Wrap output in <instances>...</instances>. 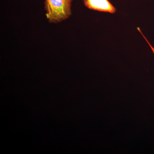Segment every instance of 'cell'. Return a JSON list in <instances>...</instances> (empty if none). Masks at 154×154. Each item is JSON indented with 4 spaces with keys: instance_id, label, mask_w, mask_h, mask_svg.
<instances>
[{
    "instance_id": "1",
    "label": "cell",
    "mask_w": 154,
    "mask_h": 154,
    "mask_svg": "<svg viewBox=\"0 0 154 154\" xmlns=\"http://www.w3.org/2000/svg\"><path fill=\"white\" fill-rule=\"evenodd\" d=\"M73 0H45V17L50 23L57 24L68 19L72 15Z\"/></svg>"
},
{
    "instance_id": "2",
    "label": "cell",
    "mask_w": 154,
    "mask_h": 154,
    "mask_svg": "<svg viewBox=\"0 0 154 154\" xmlns=\"http://www.w3.org/2000/svg\"><path fill=\"white\" fill-rule=\"evenodd\" d=\"M86 8L90 10L113 14L116 9L108 0H83Z\"/></svg>"
},
{
    "instance_id": "3",
    "label": "cell",
    "mask_w": 154,
    "mask_h": 154,
    "mask_svg": "<svg viewBox=\"0 0 154 154\" xmlns=\"http://www.w3.org/2000/svg\"><path fill=\"white\" fill-rule=\"evenodd\" d=\"M137 30H138L139 32L140 33V34H141L142 36H143V37L144 38L146 42H147V43L148 44L149 46V47H150L153 53L154 54V48L152 46L151 44L150 43V42H149V41L148 40V39H147V38H146L145 36H144V35L143 33L142 32L141 30H140V28H137Z\"/></svg>"
}]
</instances>
